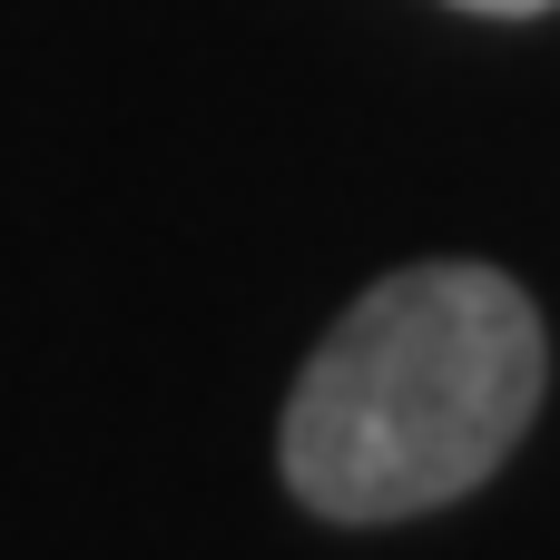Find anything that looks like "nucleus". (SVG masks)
Listing matches in <instances>:
<instances>
[{"instance_id": "2", "label": "nucleus", "mask_w": 560, "mask_h": 560, "mask_svg": "<svg viewBox=\"0 0 560 560\" xmlns=\"http://www.w3.org/2000/svg\"><path fill=\"white\" fill-rule=\"evenodd\" d=\"M453 10H482V20H532V10H560V0H453Z\"/></svg>"}, {"instance_id": "1", "label": "nucleus", "mask_w": 560, "mask_h": 560, "mask_svg": "<svg viewBox=\"0 0 560 560\" xmlns=\"http://www.w3.org/2000/svg\"><path fill=\"white\" fill-rule=\"evenodd\" d=\"M551 384L541 305L502 266H404L305 354L276 472L315 522H413L482 492Z\"/></svg>"}]
</instances>
